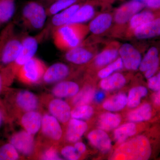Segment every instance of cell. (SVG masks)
Returning a JSON list of instances; mask_svg holds the SVG:
<instances>
[{
	"instance_id": "6da1fadb",
	"label": "cell",
	"mask_w": 160,
	"mask_h": 160,
	"mask_svg": "<svg viewBox=\"0 0 160 160\" xmlns=\"http://www.w3.org/2000/svg\"><path fill=\"white\" fill-rule=\"evenodd\" d=\"M89 32L84 24H66L52 30V39L58 49L66 51L81 45Z\"/></svg>"
},
{
	"instance_id": "7a4b0ae2",
	"label": "cell",
	"mask_w": 160,
	"mask_h": 160,
	"mask_svg": "<svg viewBox=\"0 0 160 160\" xmlns=\"http://www.w3.org/2000/svg\"><path fill=\"white\" fill-rule=\"evenodd\" d=\"M23 37L16 33L13 23L3 29L0 33V68L14 62L21 51Z\"/></svg>"
},
{
	"instance_id": "3957f363",
	"label": "cell",
	"mask_w": 160,
	"mask_h": 160,
	"mask_svg": "<svg viewBox=\"0 0 160 160\" xmlns=\"http://www.w3.org/2000/svg\"><path fill=\"white\" fill-rule=\"evenodd\" d=\"M151 153L149 140L144 136H138L121 144L115 150L111 159L146 160L149 159Z\"/></svg>"
},
{
	"instance_id": "277c9868",
	"label": "cell",
	"mask_w": 160,
	"mask_h": 160,
	"mask_svg": "<svg viewBox=\"0 0 160 160\" xmlns=\"http://www.w3.org/2000/svg\"><path fill=\"white\" fill-rule=\"evenodd\" d=\"M47 17L46 8L37 1H29L23 7L22 21L24 27L29 30L42 29Z\"/></svg>"
},
{
	"instance_id": "5b68a950",
	"label": "cell",
	"mask_w": 160,
	"mask_h": 160,
	"mask_svg": "<svg viewBox=\"0 0 160 160\" xmlns=\"http://www.w3.org/2000/svg\"><path fill=\"white\" fill-rule=\"evenodd\" d=\"M47 68L44 62L34 57L20 67L16 76L25 84H37L42 80Z\"/></svg>"
},
{
	"instance_id": "8992f818",
	"label": "cell",
	"mask_w": 160,
	"mask_h": 160,
	"mask_svg": "<svg viewBox=\"0 0 160 160\" xmlns=\"http://www.w3.org/2000/svg\"><path fill=\"white\" fill-rule=\"evenodd\" d=\"M45 36L42 32L38 35L32 37L24 36L19 54L14 62L10 65L16 75L19 69L32 58L34 57L37 51L40 40Z\"/></svg>"
},
{
	"instance_id": "52a82bcc",
	"label": "cell",
	"mask_w": 160,
	"mask_h": 160,
	"mask_svg": "<svg viewBox=\"0 0 160 160\" xmlns=\"http://www.w3.org/2000/svg\"><path fill=\"white\" fill-rule=\"evenodd\" d=\"M97 52L93 44L86 40L77 47L66 51V61L74 65H85L92 60Z\"/></svg>"
},
{
	"instance_id": "ba28073f",
	"label": "cell",
	"mask_w": 160,
	"mask_h": 160,
	"mask_svg": "<svg viewBox=\"0 0 160 160\" xmlns=\"http://www.w3.org/2000/svg\"><path fill=\"white\" fill-rule=\"evenodd\" d=\"M145 7L142 1L131 0L124 3L115 10L113 13V22L116 26H125L135 14Z\"/></svg>"
},
{
	"instance_id": "9c48e42d",
	"label": "cell",
	"mask_w": 160,
	"mask_h": 160,
	"mask_svg": "<svg viewBox=\"0 0 160 160\" xmlns=\"http://www.w3.org/2000/svg\"><path fill=\"white\" fill-rule=\"evenodd\" d=\"M111 0H87L78 9L68 24H83L98 14V8Z\"/></svg>"
},
{
	"instance_id": "30bf717a",
	"label": "cell",
	"mask_w": 160,
	"mask_h": 160,
	"mask_svg": "<svg viewBox=\"0 0 160 160\" xmlns=\"http://www.w3.org/2000/svg\"><path fill=\"white\" fill-rule=\"evenodd\" d=\"M9 142L19 153L24 156H31L34 153L35 149L34 136L26 130H21L13 133Z\"/></svg>"
},
{
	"instance_id": "8fae6325",
	"label": "cell",
	"mask_w": 160,
	"mask_h": 160,
	"mask_svg": "<svg viewBox=\"0 0 160 160\" xmlns=\"http://www.w3.org/2000/svg\"><path fill=\"white\" fill-rule=\"evenodd\" d=\"M119 55L126 69L134 71L139 68L142 55L140 51L132 44L126 43L120 46Z\"/></svg>"
},
{
	"instance_id": "7c38bea8",
	"label": "cell",
	"mask_w": 160,
	"mask_h": 160,
	"mask_svg": "<svg viewBox=\"0 0 160 160\" xmlns=\"http://www.w3.org/2000/svg\"><path fill=\"white\" fill-rule=\"evenodd\" d=\"M60 122L51 114L46 113L42 116L41 130L45 137L58 142L63 137V130Z\"/></svg>"
},
{
	"instance_id": "4fadbf2b",
	"label": "cell",
	"mask_w": 160,
	"mask_h": 160,
	"mask_svg": "<svg viewBox=\"0 0 160 160\" xmlns=\"http://www.w3.org/2000/svg\"><path fill=\"white\" fill-rule=\"evenodd\" d=\"M112 12H100L91 20L88 26L89 32L94 36H99L107 32L112 25L113 15Z\"/></svg>"
},
{
	"instance_id": "5bb4252c",
	"label": "cell",
	"mask_w": 160,
	"mask_h": 160,
	"mask_svg": "<svg viewBox=\"0 0 160 160\" xmlns=\"http://www.w3.org/2000/svg\"><path fill=\"white\" fill-rule=\"evenodd\" d=\"M14 103L18 109L24 112L37 110L40 106L37 96L26 90L18 92L15 97Z\"/></svg>"
},
{
	"instance_id": "9a60e30c",
	"label": "cell",
	"mask_w": 160,
	"mask_h": 160,
	"mask_svg": "<svg viewBox=\"0 0 160 160\" xmlns=\"http://www.w3.org/2000/svg\"><path fill=\"white\" fill-rule=\"evenodd\" d=\"M48 109L50 114L62 124L69 122L71 118V109L68 103L59 98H53L49 101Z\"/></svg>"
},
{
	"instance_id": "2e32d148",
	"label": "cell",
	"mask_w": 160,
	"mask_h": 160,
	"mask_svg": "<svg viewBox=\"0 0 160 160\" xmlns=\"http://www.w3.org/2000/svg\"><path fill=\"white\" fill-rule=\"evenodd\" d=\"M70 72L68 65L63 63H55L46 69L42 80L46 84L59 82L68 78Z\"/></svg>"
},
{
	"instance_id": "e0dca14e",
	"label": "cell",
	"mask_w": 160,
	"mask_h": 160,
	"mask_svg": "<svg viewBox=\"0 0 160 160\" xmlns=\"http://www.w3.org/2000/svg\"><path fill=\"white\" fill-rule=\"evenodd\" d=\"M120 45L117 42H112L96 55L93 59V64L98 68L105 67L118 57Z\"/></svg>"
},
{
	"instance_id": "ac0fdd59",
	"label": "cell",
	"mask_w": 160,
	"mask_h": 160,
	"mask_svg": "<svg viewBox=\"0 0 160 160\" xmlns=\"http://www.w3.org/2000/svg\"><path fill=\"white\" fill-rule=\"evenodd\" d=\"M42 116L37 110L26 112L22 116L20 122L24 130L34 136L41 129Z\"/></svg>"
},
{
	"instance_id": "d6986e66",
	"label": "cell",
	"mask_w": 160,
	"mask_h": 160,
	"mask_svg": "<svg viewBox=\"0 0 160 160\" xmlns=\"http://www.w3.org/2000/svg\"><path fill=\"white\" fill-rule=\"evenodd\" d=\"M136 38L146 40L160 36V16L135 29L132 33Z\"/></svg>"
},
{
	"instance_id": "ffe728a7",
	"label": "cell",
	"mask_w": 160,
	"mask_h": 160,
	"mask_svg": "<svg viewBox=\"0 0 160 160\" xmlns=\"http://www.w3.org/2000/svg\"><path fill=\"white\" fill-rule=\"evenodd\" d=\"M87 138L89 142L102 153H107L111 149V139L104 130L101 129L92 130L89 132Z\"/></svg>"
},
{
	"instance_id": "44dd1931",
	"label": "cell",
	"mask_w": 160,
	"mask_h": 160,
	"mask_svg": "<svg viewBox=\"0 0 160 160\" xmlns=\"http://www.w3.org/2000/svg\"><path fill=\"white\" fill-rule=\"evenodd\" d=\"M88 125L83 120L70 119L68 122L66 138L68 142H76L81 138L88 129Z\"/></svg>"
},
{
	"instance_id": "7402d4cb",
	"label": "cell",
	"mask_w": 160,
	"mask_h": 160,
	"mask_svg": "<svg viewBox=\"0 0 160 160\" xmlns=\"http://www.w3.org/2000/svg\"><path fill=\"white\" fill-rule=\"evenodd\" d=\"M79 86L75 82L62 81L58 82L52 89V93L59 98L73 97L79 91Z\"/></svg>"
},
{
	"instance_id": "603a6c76",
	"label": "cell",
	"mask_w": 160,
	"mask_h": 160,
	"mask_svg": "<svg viewBox=\"0 0 160 160\" xmlns=\"http://www.w3.org/2000/svg\"><path fill=\"white\" fill-rule=\"evenodd\" d=\"M86 2L77 3L72 5L69 8L64 9L52 16L50 25L52 31L57 27L68 24L78 9Z\"/></svg>"
},
{
	"instance_id": "cb8c5ba5",
	"label": "cell",
	"mask_w": 160,
	"mask_h": 160,
	"mask_svg": "<svg viewBox=\"0 0 160 160\" xmlns=\"http://www.w3.org/2000/svg\"><path fill=\"white\" fill-rule=\"evenodd\" d=\"M159 16L149 10L139 12L135 14L128 22V34L131 35L133 31L140 26L150 22Z\"/></svg>"
},
{
	"instance_id": "d4e9b609",
	"label": "cell",
	"mask_w": 160,
	"mask_h": 160,
	"mask_svg": "<svg viewBox=\"0 0 160 160\" xmlns=\"http://www.w3.org/2000/svg\"><path fill=\"white\" fill-rule=\"evenodd\" d=\"M126 78L122 74L116 72L108 77L102 79L100 86L105 91H113L121 89L126 84Z\"/></svg>"
},
{
	"instance_id": "484cf974",
	"label": "cell",
	"mask_w": 160,
	"mask_h": 160,
	"mask_svg": "<svg viewBox=\"0 0 160 160\" xmlns=\"http://www.w3.org/2000/svg\"><path fill=\"white\" fill-rule=\"evenodd\" d=\"M121 121L119 115L106 112L100 116L98 124L100 129L104 131H109L118 127Z\"/></svg>"
},
{
	"instance_id": "4316f807",
	"label": "cell",
	"mask_w": 160,
	"mask_h": 160,
	"mask_svg": "<svg viewBox=\"0 0 160 160\" xmlns=\"http://www.w3.org/2000/svg\"><path fill=\"white\" fill-rule=\"evenodd\" d=\"M127 104V97L124 93H118L106 100L103 104L104 109L110 112L120 111Z\"/></svg>"
},
{
	"instance_id": "83f0119b",
	"label": "cell",
	"mask_w": 160,
	"mask_h": 160,
	"mask_svg": "<svg viewBox=\"0 0 160 160\" xmlns=\"http://www.w3.org/2000/svg\"><path fill=\"white\" fill-rule=\"evenodd\" d=\"M95 91L93 87L86 86L73 97L72 103L76 106L81 105H89L94 99Z\"/></svg>"
},
{
	"instance_id": "f1b7e54d",
	"label": "cell",
	"mask_w": 160,
	"mask_h": 160,
	"mask_svg": "<svg viewBox=\"0 0 160 160\" xmlns=\"http://www.w3.org/2000/svg\"><path fill=\"white\" fill-rule=\"evenodd\" d=\"M151 115V106L149 104H144L129 112L128 118L132 122H138L149 120Z\"/></svg>"
},
{
	"instance_id": "f546056e",
	"label": "cell",
	"mask_w": 160,
	"mask_h": 160,
	"mask_svg": "<svg viewBox=\"0 0 160 160\" xmlns=\"http://www.w3.org/2000/svg\"><path fill=\"white\" fill-rule=\"evenodd\" d=\"M136 132L135 124L132 122L127 123L115 129L114 132V137L118 143L122 144L128 138L134 135Z\"/></svg>"
},
{
	"instance_id": "4dcf8cb0",
	"label": "cell",
	"mask_w": 160,
	"mask_h": 160,
	"mask_svg": "<svg viewBox=\"0 0 160 160\" xmlns=\"http://www.w3.org/2000/svg\"><path fill=\"white\" fill-rule=\"evenodd\" d=\"M15 10V0H0V26L12 18Z\"/></svg>"
},
{
	"instance_id": "1f68e13d",
	"label": "cell",
	"mask_w": 160,
	"mask_h": 160,
	"mask_svg": "<svg viewBox=\"0 0 160 160\" xmlns=\"http://www.w3.org/2000/svg\"><path fill=\"white\" fill-rule=\"evenodd\" d=\"M148 90L142 86L133 87L130 89L127 97V106L129 108H134L139 105L141 99L146 96Z\"/></svg>"
},
{
	"instance_id": "d6a6232c",
	"label": "cell",
	"mask_w": 160,
	"mask_h": 160,
	"mask_svg": "<svg viewBox=\"0 0 160 160\" xmlns=\"http://www.w3.org/2000/svg\"><path fill=\"white\" fill-rule=\"evenodd\" d=\"M86 1L87 0H58L46 8V14L47 17L53 16L72 5Z\"/></svg>"
},
{
	"instance_id": "836d02e7",
	"label": "cell",
	"mask_w": 160,
	"mask_h": 160,
	"mask_svg": "<svg viewBox=\"0 0 160 160\" xmlns=\"http://www.w3.org/2000/svg\"><path fill=\"white\" fill-rule=\"evenodd\" d=\"M159 58L158 49L155 46L149 48L141 61L139 66L140 71L145 72L152 66Z\"/></svg>"
},
{
	"instance_id": "e575fe53",
	"label": "cell",
	"mask_w": 160,
	"mask_h": 160,
	"mask_svg": "<svg viewBox=\"0 0 160 160\" xmlns=\"http://www.w3.org/2000/svg\"><path fill=\"white\" fill-rule=\"evenodd\" d=\"M94 110L89 105L76 106L71 110V118L81 120L89 119L93 115Z\"/></svg>"
},
{
	"instance_id": "d590c367",
	"label": "cell",
	"mask_w": 160,
	"mask_h": 160,
	"mask_svg": "<svg viewBox=\"0 0 160 160\" xmlns=\"http://www.w3.org/2000/svg\"><path fill=\"white\" fill-rule=\"evenodd\" d=\"M19 158V152L10 142L0 146V160H17Z\"/></svg>"
},
{
	"instance_id": "8d00e7d4",
	"label": "cell",
	"mask_w": 160,
	"mask_h": 160,
	"mask_svg": "<svg viewBox=\"0 0 160 160\" xmlns=\"http://www.w3.org/2000/svg\"><path fill=\"white\" fill-rule=\"evenodd\" d=\"M124 65L122 59L118 58L113 62L108 64L98 72V76L100 78L103 79L111 75L115 72L123 68Z\"/></svg>"
},
{
	"instance_id": "74e56055",
	"label": "cell",
	"mask_w": 160,
	"mask_h": 160,
	"mask_svg": "<svg viewBox=\"0 0 160 160\" xmlns=\"http://www.w3.org/2000/svg\"><path fill=\"white\" fill-rule=\"evenodd\" d=\"M61 154L63 158L68 160L79 159L82 155L78 152L74 146H66L62 148Z\"/></svg>"
},
{
	"instance_id": "f35d334b",
	"label": "cell",
	"mask_w": 160,
	"mask_h": 160,
	"mask_svg": "<svg viewBox=\"0 0 160 160\" xmlns=\"http://www.w3.org/2000/svg\"><path fill=\"white\" fill-rule=\"evenodd\" d=\"M40 158L45 160H63L57 148L53 146L45 149L40 156Z\"/></svg>"
},
{
	"instance_id": "ab89813d",
	"label": "cell",
	"mask_w": 160,
	"mask_h": 160,
	"mask_svg": "<svg viewBox=\"0 0 160 160\" xmlns=\"http://www.w3.org/2000/svg\"><path fill=\"white\" fill-rule=\"evenodd\" d=\"M15 75L11 69L8 67L0 68V92L2 89L4 83L7 80H10Z\"/></svg>"
},
{
	"instance_id": "60d3db41",
	"label": "cell",
	"mask_w": 160,
	"mask_h": 160,
	"mask_svg": "<svg viewBox=\"0 0 160 160\" xmlns=\"http://www.w3.org/2000/svg\"><path fill=\"white\" fill-rule=\"evenodd\" d=\"M149 89L157 91L160 89V72L157 75L152 77L148 80Z\"/></svg>"
},
{
	"instance_id": "b9f144b4",
	"label": "cell",
	"mask_w": 160,
	"mask_h": 160,
	"mask_svg": "<svg viewBox=\"0 0 160 160\" xmlns=\"http://www.w3.org/2000/svg\"><path fill=\"white\" fill-rule=\"evenodd\" d=\"M159 65V59L157 60L155 62L152 66H150L149 69H147L145 72V76L146 78L149 79V78H151L154 75L157 71Z\"/></svg>"
},
{
	"instance_id": "7bdbcfd3",
	"label": "cell",
	"mask_w": 160,
	"mask_h": 160,
	"mask_svg": "<svg viewBox=\"0 0 160 160\" xmlns=\"http://www.w3.org/2000/svg\"><path fill=\"white\" fill-rule=\"evenodd\" d=\"M145 7L152 9H160V0H145Z\"/></svg>"
},
{
	"instance_id": "ee69618b",
	"label": "cell",
	"mask_w": 160,
	"mask_h": 160,
	"mask_svg": "<svg viewBox=\"0 0 160 160\" xmlns=\"http://www.w3.org/2000/svg\"><path fill=\"white\" fill-rule=\"evenodd\" d=\"M74 147L78 152L82 154L86 152V147L85 144L82 142H77L75 144Z\"/></svg>"
},
{
	"instance_id": "f6af8a7d",
	"label": "cell",
	"mask_w": 160,
	"mask_h": 160,
	"mask_svg": "<svg viewBox=\"0 0 160 160\" xmlns=\"http://www.w3.org/2000/svg\"><path fill=\"white\" fill-rule=\"evenodd\" d=\"M36 1L40 4H42L46 9L58 0H36Z\"/></svg>"
},
{
	"instance_id": "bcb514c9",
	"label": "cell",
	"mask_w": 160,
	"mask_h": 160,
	"mask_svg": "<svg viewBox=\"0 0 160 160\" xmlns=\"http://www.w3.org/2000/svg\"><path fill=\"white\" fill-rule=\"evenodd\" d=\"M153 102L157 106H160V89L153 96Z\"/></svg>"
},
{
	"instance_id": "7dc6e473",
	"label": "cell",
	"mask_w": 160,
	"mask_h": 160,
	"mask_svg": "<svg viewBox=\"0 0 160 160\" xmlns=\"http://www.w3.org/2000/svg\"><path fill=\"white\" fill-rule=\"evenodd\" d=\"M5 111L1 106H0V128L2 125L5 119Z\"/></svg>"
},
{
	"instance_id": "c3c4849f",
	"label": "cell",
	"mask_w": 160,
	"mask_h": 160,
	"mask_svg": "<svg viewBox=\"0 0 160 160\" xmlns=\"http://www.w3.org/2000/svg\"><path fill=\"white\" fill-rule=\"evenodd\" d=\"M104 97V95L103 94V92H98L97 93H95L94 98L98 102H99V101L102 100Z\"/></svg>"
},
{
	"instance_id": "681fc988",
	"label": "cell",
	"mask_w": 160,
	"mask_h": 160,
	"mask_svg": "<svg viewBox=\"0 0 160 160\" xmlns=\"http://www.w3.org/2000/svg\"><path fill=\"white\" fill-rule=\"evenodd\" d=\"M138 1H142L143 2V1H145V0H138Z\"/></svg>"
}]
</instances>
